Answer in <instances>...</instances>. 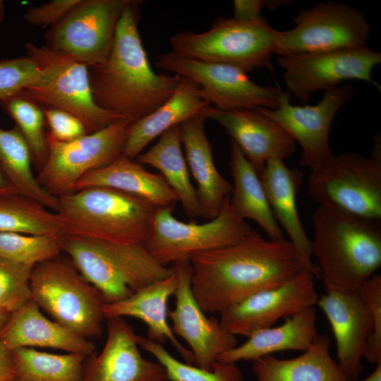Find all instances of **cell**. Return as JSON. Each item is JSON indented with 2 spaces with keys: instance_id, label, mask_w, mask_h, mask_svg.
Instances as JSON below:
<instances>
[{
  "instance_id": "9a60e30c",
  "label": "cell",
  "mask_w": 381,
  "mask_h": 381,
  "mask_svg": "<svg viewBox=\"0 0 381 381\" xmlns=\"http://www.w3.org/2000/svg\"><path fill=\"white\" fill-rule=\"evenodd\" d=\"M381 63V54L366 46L329 52L279 56L284 80L290 93L307 102L312 94L337 87L344 80H358L373 85L372 72Z\"/></svg>"
},
{
  "instance_id": "ee69618b",
  "label": "cell",
  "mask_w": 381,
  "mask_h": 381,
  "mask_svg": "<svg viewBox=\"0 0 381 381\" xmlns=\"http://www.w3.org/2000/svg\"><path fill=\"white\" fill-rule=\"evenodd\" d=\"M17 379L11 351L0 341V381H14Z\"/></svg>"
},
{
  "instance_id": "cb8c5ba5",
  "label": "cell",
  "mask_w": 381,
  "mask_h": 381,
  "mask_svg": "<svg viewBox=\"0 0 381 381\" xmlns=\"http://www.w3.org/2000/svg\"><path fill=\"white\" fill-rule=\"evenodd\" d=\"M177 284L174 270L171 276L155 281L121 301L104 303V315L106 319L129 316L141 320L147 326L148 339L160 344L169 340L185 363L193 365L192 352L178 341L167 321V303L174 295Z\"/></svg>"
},
{
  "instance_id": "5bb4252c",
  "label": "cell",
  "mask_w": 381,
  "mask_h": 381,
  "mask_svg": "<svg viewBox=\"0 0 381 381\" xmlns=\"http://www.w3.org/2000/svg\"><path fill=\"white\" fill-rule=\"evenodd\" d=\"M128 0H80L44 35L45 46L87 67L104 62Z\"/></svg>"
},
{
  "instance_id": "d6986e66",
  "label": "cell",
  "mask_w": 381,
  "mask_h": 381,
  "mask_svg": "<svg viewBox=\"0 0 381 381\" xmlns=\"http://www.w3.org/2000/svg\"><path fill=\"white\" fill-rule=\"evenodd\" d=\"M107 320L104 346L85 358L82 381H168L159 363L142 356L131 325L121 317Z\"/></svg>"
},
{
  "instance_id": "2e32d148",
  "label": "cell",
  "mask_w": 381,
  "mask_h": 381,
  "mask_svg": "<svg viewBox=\"0 0 381 381\" xmlns=\"http://www.w3.org/2000/svg\"><path fill=\"white\" fill-rule=\"evenodd\" d=\"M353 91L349 84L332 87L325 90L318 103L304 106L292 104L291 93L282 91L276 109H257L299 143L302 149L300 164L311 171L334 156L329 142V129L336 114Z\"/></svg>"
},
{
  "instance_id": "6da1fadb",
  "label": "cell",
  "mask_w": 381,
  "mask_h": 381,
  "mask_svg": "<svg viewBox=\"0 0 381 381\" xmlns=\"http://www.w3.org/2000/svg\"><path fill=\"white\" fill-rule=\"evenodd\" d=\"M188 258L193 294L205 313H221L303 270L289 241L267 240L253 229L235 243Z\"/></svg>"
},
{
  "instance_id": "277c9868",
  "label": "cell",
  "mask_w": 381,
  "mask_h": 381,
  "mask_svg": "<svg viewBox=\"0 0 381 381\" xmlns=\"http://www.w3.org/2000/svg\"><path fill=\"white\" fill-rule=\"evenodd\" d=\"M159 208L128 193L90 186L60 196L56 212L63 236L143 245Z\"/></svg>"
},
{
  "instance_id": "484cf974",
  "label": "cell",
  "mask_w": 381,
  "mask_h": 381,
  "mask_svg": "<svg viewBox=\"0 0 381 381\" xmlns=\"http://www.w3.org/2000/svg\"><path fill=\"white\" fill-rule=\"evenodd\" d=\"M318 334L317 310L312 306L285 318L279 326L255 332L243 344L221 354L217 361L236 363L241 361H254L278 351H304Z\"/></svg>"
},
{
  "instance_id": "f6af8a7d",
  "label": "cell",
  "mask_w": 381,
  "mask_h": 381,
  "mask_svg": "<svg viewBox=\"0 0 381 381\" xmlns=\"http://www.w3.org/2000/svg\"><path fill=\"white\" fill-rule=\"evenodd\" d=\"M19 194L0 165V198Z\"/></svg>"
},
{
  "instance_id": "3957f363",
  "label": "cell",
  "mask_w": 381,
  "mask_h": 381,
  "mask_svg": "<svg viewBox=\"0 0 381 381\" xmlns=\"http://www.w3.org/2000/svg\"><path fill=\"white\" fill-rule=\"evenodd\" d=\"M312 222V255L325 290L357 292L381 265L380 220L319 205Z\"/></svg>"
},
{
  "instance_id": "8992f818",
  "label": "cell",
  "mask_w": 381,
  "mask_h": 381,
  "mask_svg": "<svg viewBox=\"0 0 381 381\" xmlns=\"http://www.w3.org/2000/svg\"><path fill=\"white\" fill-rule=\"evenodd\" d=\"M30 286L31 299L54 321L86 339L102 334L104 298L68 257L35 265Z\"/></svg>"
},
{
  "instance_id": "e575fe53",
  "label": "cell",
  "mask_w": 381,
  "mask_h": 381,
  "mask_svg": "<svg viewBox=\"0 0 381 381\" xmlns=\"http://www.w3.org/2000/svg\"><path fill=\"white\" fill-rule=\"evenodd\" d=\"M3 109L16 122L30 148L33 167L39 171L49 152L46 119L42 107L17 94L0 102Z\"/></svg>"
},
{
  "instance_id": "60d3db41",
  "label": "cell",
  "mask_w": 381,
  "mask_h": 381,
  "mask_svg": "<svg viewBox=\"0 0 381 381\" xmlns=\"http://www.w3.org/2000/svg\"><path fill=\"white\" fill-rule=\"evenodd\" d=\"M43 110L49 128L48 137L66 143L87 133L82 121L73 114L55 108H44Z\"/></svg>"
},
{
  "instance_id": "7a4b0ae2",
  "label": "cell",
  "mask_w": 381,
  "mask_h": 381,
  "mask_svg": "<svg viewBox=\"0 0 381 381\" xmlns=\"http://www.w3.org/2000/svg\"><path fill=\"white\" fill-rule=\"evenodd\" d=\"M141 1L128 0L107 59L88 67L93 99L100 108L133 122L176 91L181 77L152 69L138 32Z\"/></svg>"
},
{
  "instance_id": "52a82bcc",
  "label": "cell",
  "mask_w": 381,
  "mask_h": 381,
  "mask_svg": "<svg viewBox=\"0 0 381 381\" xmlns=\"http://www.w3.org/2000/svg\"><path fill=\"white\" fill-rule=\"evenodd\" d=\"M276 32L263 17L250 21L219 18L205 32L180 31L169 41L172 51L181 56L232 65L248 73L272 68Z\"/></svg>"
},
{
  "instance_id": "ab89813d",
  "label": "cell",
  "mask_w": 381,
  "mask_h": 381,
  "mask_svg": "<svg viewBox=\"0 0 381 381\" xmlns=\"http://www.w3.org/2000/svg\"><path fill=\"white\" fill-rule=\"evenodd\" d=\"M368 306L373 319V329L363 358L372 363H381V275L375 274L357 291Z\"/></svg>"
},
{
  "instance_id": "f35d334b",
  "label": "cell",
  "mask_w": 381,
  "mask_h": 381,
  "mask_svg": "<svg viewBox=\"0 0 381 381\" xmlns=\"http://www.w3.org/2000/svg\"><path fill=\"white\" fill-rule=\"evenodd\" d=\"M42 77L39 64L28 55L0 61V102L37 84Z\"/></svg>"
},
{
  "instance_id": "d590c367",
  "label": "cell",
  "mask_w": 381,
  "mask_h": 381,
  "mask_svg": "<svg viewBox=\"0 0 381 381\" xmlns=\"http://www.w3.org/2000/svg\"><path fill=\"white\" fill-rule=\"evenodd\" d=\"M136 339L163 366L168 381H244L236 363L217 361L211 370H206L177 360L160 343L138 334Z\"/></svg>"
},
{
  "instance_id": "7dc6e473",
  "label": "cell",
  "mask_w": 381,
  "mask_h": 381,
  "mask_svg": "<svg viewBox=\"0 0 381 381\" xmlns=\"http://www.w3.org/2000/svg\"><path fill=\"white\" fill-rule=\"evenodd\" d=\"M9 316L10 313L0 308V333L6 323Z\"/></svg>"
},
{
  "instance_id": "603a6c76",
  "label": "cell",
  "mask_w": 381,
  "mask_h": 381,
  "mask_svg": "<svg viewBox=\"0 0 381 381\" xmlns=\"http://www.w3.org/2000/svg\"><path fill=\"white\" fill-rule=\"evenodd\" d=\"M0 341L11 351L22 347H46L85 357L95 351L91 340L46 318L32 299L10 314L0 333Z\"/></svg>"
},
{
  "instance_id": "c3c4849f",
  "label": "cell",
  "mask_w": 381,
  "mask_h": 381,
  "mask_svg": "<svg viewBox=\"0 0 381 381\" xmlns=\"http://www.w3.org/2000/svg\"><path fill=\"white\" fill-rule=\"evenodd\" d=\"M5 17V3L3 0H0V24H1Z\"/></svg>"
},
{
  "instance_id": "681fc988",
  "label": "cell",
  "mask_w": 381,
  "mask_h": 381,
  "mask_svg": "<svg viewBox=\"0 0 381 381\" xmlns=\"http://www.w3.org/2000/svg\"><path fill=\"white\" fill-rule=\"evenodd\" d=\"M14 381H23V380H19V379L17 378V379H16V380H14Z\"/></svg>"
},
{
  "instance_id": "836d02e7",
  "label": "cell",
  "mask_w": 381,
  "mask_h": 381,
  "mask_svg": "<svg viewBox=\"0 0 381 381\" xmlns=\"http://www.w3.org/2000/svg\"><path fill=\"white\" fill-rule=\"evenodd\" d=\"M0 232L63 236L56 212L20 194L0 198Z\"/></svg>"
},
{
  "instance_id": "ffe728a7",
  "label": "cell",
  "mask_w": 381,
  "mask_h": 381,
  "mask_svg": "<svg viewBox=\"0 0 381 381\" xmlns=\"http://www.w3.org/2000/svg\"><path fill=\"white\" fill-rule=\"evenodd\" d=\"M200 114L226 130L258 176L267 161L284 160L296 150L289 134L257 108L224 111L207 105Z\"/></svg>"
},
{
  "instance_id": "4316f807",
  "label": "cell",
  "mask_w": 381,
  "mask_h": 381,
  "mask_svg": "<svg viewBox=\"0 0 381 381\" xmlns=\"http://www.w3.org/2000/svg\"><path fill=\"white\" fill-rule=\"evenodd\" d=\"M210 104L200 94V86L181 77L175 93L155 111L131 125L121 155L134 159L155 138L200 114Z\"/></svg>"
},
{
  "instance_id": "8d00e7d4",
  "label": "cell",
  "mask_w": 381,
  "mask_h": 381,
  "mask_svg": "<svg viewBox=\"0 0 381 381\" xmlns=\"http://www.w3.org/2000/svg\"><path fill=\"white\" fill-rule=\"evenodd\" d=\"M62 236L0 232V257L34 267L60 255Z\"/></svg>"
},
{
  "instance_id": "e0dca14e",
  "label": "cell",
  "mask_w": 381,
  "mask_h": 381,
  "mask_svg": "<svg viewBox=\"0 0 381 381\" xmlns=\"http://www.w3.org/2000/svg\"><path fill=\"white\" fill-rule=\"evenodd\" d=\"M314 278L310 272L301 270L277 286L253 294L229 306L219 313V321L229 333L248 337L282 318L315 306L319 297Z\"/></svg>"
},
{
  "instance_id": "4dcf8cb0",
  "label": "cell",
  "mask_w": 381,
  "mask_h": 381,
  "mask_svg": "<svg viewBox=\"0 0 381 381\" xmlns=\"http://www.w3.org/2000/svg\"><path fill=\"white\" fill-rule=\"evenodd\" d=\"M181 145L180 125L175 126L161 135L150 150L135 159L138 163L150 165L160 171L189 217H202L201 206L190 182Z\"/></svg>"
},
{
  "instance_id": "d4e9b609",
  "label": "cell",
  "mask_w": 381,
  "mask_h": 381,
  "mask_svg": "<svg viewBox=\"0 0 381 381\" xmlns=\"http://www.w3.org/2000/svg\"><path fill=\"white\" fill-rule=\"evenodd\" d=\"M205 120L200 113L180 124V133L188 165L198 185L196 192L202 217L210 220L220 212L233 186L214 164L212 147L205 131Z\"/></svg>"
},
{
  "instance_id": "9c48e42d",
  "label": "cell",
  "mask_w": 381,
  "mask_h": 381,
  "mask_svg": "<svg viewBox=\"0 0 381 381\" xmlns=\"http://www.w3.org/2000/svg\"><path fill=\"white\" fill-rule=\"evenodd\" d=\"M380 145L367 157L355 152L334 155L311 170L310 198L363 217L381 219Z\"/></svg>"
},
{
  "instance_id": "5b68a950",
  "label": "cell",
  "mask_w": 381,
  "mask_h": 381,
  "mask_svg": "<svg viewBox=\"0 0 381 381\" xmlns=\"http://www.w3.org/2000/svg\"><path fill=\"white\" fill-rule=\"evenodd\" d=\"M62 252L100 292L105 303L121 301L174 273L173 267L159 263L143 244L121 245L63 236Z\"/></svg>"
},
{
  "instance_id": "7402d4cb",
  "label": "cell",
  "mask_w": 381,
  "mask_h": 381,
  "mask_svg": "<svg viewBox=\"0 0 381 381\" xmlns=\"http://www.w3.org/2000/svg\"><path fill=\"white\" fill-rule=\"evenodd\" d=\"M259 177L274 217L287 233L302 270L320 278L318 267L312 260L311 240L296 205V195L303 181L301 170L286 167L284 160L270 159Z\"/></svg>"
},
{
  "instance_id": "8fae6325",
  "label": "cell",
  "mask_w": 381,
  "mask_h": 381,
  "mask_svg": "<svg viewBox=\"0 0 381 381\" xmlns=\"http://www.w3.org/2000/svg\"><path fill=\"white\" fill-rule=\"evenodd\" d=\"M227 196L219 214L203 224L183 222L172 214V207H159L143 246L159 263L167 265L193 253L235 243L252 231L236 213Z\"/></svg>"
},
{
  "instance_id": "4fadbf2b",
  "label": "cell",
  "mask_w": 381,
  "mask_h": 381,
  "mask_svg": "<svg viewBox=\"0 0 381 381\" xmlns=\"http://www.w3.org/2000/svg\"><path fill=\"white\" fill-rule=\"evenodd\" d=\"M155 65L197 83L202 98L219 110L274 109L279 105V85H258L246 72L232 65L200 61L172 50L157 56Z\"/></svg>"
},
{
  "instance_id": "30bf717a",
  "label": "cell",
  "mask_w": 381,
  "mask_h": 381,
  "mask_svg": "<svg viewBox=\"0 0 381 381\" xmlns=\"http://www.w3.org/2000/svg\"><path fill=\"white\" fill-rule=\"evenodd\" d=\"M133 121L121 119L105 128L62 143L47 136V160L36 176L39 184L59 198L75 190L80 180L121 155Z\"/></svg>"
},
{
  "instance_id": "bcb514c9",
  "label": "cell",
  "mask_w": 381,
  "mask_h": 381,
  "mask_svg": "<svg viewBox=\"0 0 381 381\" xmlns=\"http://www.w3.org/2000/svg\"><path fill=\"white\" fill-rule=\"evenodd\" d=\"M361 381H381V363L377 364L374 370L368 377Z\"/></svg>"
},
{
  "instance_id": "44dd1931",
  "label": "cell",
  "mask_w": 381,
  "mask_h": 381,
  "mask_svg": "<svg viewBox=\"0 0 381 381\" xmlns=\"http://www.w3.org/2000/svg\"><path fill=\"white\" fill-rule=\"evenodd\" d=\"M317 305L330 324L337 347V363L351 380L363 371L362 359L373 329L370 309L358 292L325 290Z\"/></svg>"
},
{
  "instance_id": "f1b7e54d",
  "label": "cell",
  "mask_w": 381,
  "mask_h": 381,
  "mask_svg": "<svg viewBox=\"0 0 381 381\" xmlns=\"http://www.w3.org/2000/svg\"><path fill=\"white\" fill-rule=\"evenodd\" d=\"M90 186L112 188L145 199L159 207H170L179 201L160 174L151 173L136 161L123 155L85 175L75 190Z\"/></svg>"
},
{
  "instance_id": "b9f144b4",
  "label": "cell",
  "mask_w": 381,
  "mask_h": 381,
  "mask_svg": "<svg viewBox=\"0 0 381 381\" xmlns=\"http://www.w3.org/2000/svg\"><path fill=\"white\" fill-rule=\"evenodd\" d=\"M80 0H52L28 8L23 18L28 24L50 28L56 24Z\"/></svg>"
},
{
  "instance_id": "f546056e",
  "label": "cell",
  "mask_w": 381,
  "mask_h": 381,
  "mask_svg": "<svg viewBox=\"0 0 381 381\" xmlns=\"http://www.w3.org/2000/svg\"><path fill=\"white\" fill-rule=\"evenodd\" d=\"M231 142L230 169L233 190L229 202L239 217L256 222L269 239H284L282 227L272 212L261 180L238 146Z\"/></svg>"
},
{
  "instance_id": "7bdbcfd3",
  "label": "cell",
  "mask_w": 381,
  "mask_h": 381,
  "mask_svg": "<svg viewBox=\"0 0 381 381\" xmlns=\"http://www.w3.org/2000/svg\"><path fill=\"white\" fill-rule=\"evenodd\" d=\"M234 18L241 21H250L261 18V11L265 6L262 0H234Z\"/></svg>"
},
{
  "instance_id": "7c38bea8",
  "label": "cell",
  "mask_w": 381,
  "mask_h": 381,
  "mask_svg": "<svg viewBox=\"0 0 381 381\" xmlns=\"http://www.w3.org/2000/svg\"><path fill=\"white\" fill-rule=\"evenodd\" d=\"M294 27L275 35L280 56L366 46L371 27L355 8L333 1L318 3L294 18Z\"/></svg>"
},
{
  "instance_id": "ba28073f",
  "label": "cell",
  "mask_w": 381,
  "mask_h": 381,
  "mask_svg": "<svg viewBox=\"0 0 381 381\" xmlns=\"http://www.w3.org/2000/svg\"><path fill=\"white\" fill-rule=\"evenodd\" d=\"M25 49L27 55L39 64L42 77L37 84L18 94L42 109L55 108L73 114L82 121L87 133L98 131L123 119L97 105L86 65L45 45L28 43Z\"/></svg>"
},
{
  "instance_id": "74e56055",
  "label": "cell",
  "mask_w": 381,
  "mask_h": 381,
  "mask_svg": "<svg viewBox=\"0 0 381 381\" xmlns=\"http://www.w3.org/2000/svg\"><path fill=\"white\" fill-rule=\"evenodd\" d=\"M33 267L0 257V308L12 313L31 299L30 281Z\"/></svg>"
},
{
  "instance_id": "1f68e13d",
  "label": "cell",
  "mask_w": 381,
  "mask_h": 381,
  "mask_svg": "<svg viewBox=\"0 0 381 381\" xmlns=\"http://www.w3.org/2000/svg\"><path fill=\"white\" fill-rule=\"evenodd\" d=\"M0 165L19 194L58 210L59 198L39 184L30 148L16 126L8 130L0 128Z\"/></svg>"
},
{
  "instance_id": "d6a6232c",
  "label": "cell",
  "mask_w": 381,
  "mask_h": 381,
  "mask_svg": "<svg viewBox=\"0 0 381 381\" xmlns=\"http://www.w3.org/2000/svg\"><path fill=\"white\" fill-rule=\"evenodd\" d=\"M17 378L23 381H82L85 358L68 353L54 354L32 348L11 351Z\"/></svg>"
},
{
  "instance_id": "83f0119b",
  "label": "cell",
  "mask_w": 381,
  "mask_h": 381,
  "mask_svg": "<svg viewBox=\"0 0 381 381\" xmlns=\"http://www.w3.org/2000/svg\"><path fill=\"white\" fill-rule=\"evenodd\" d=\"M331 339L318 334L298 356L280 359L272 355L253 361L258 381H351L330 354Z\"/></svg>"
},
{
  "instance_id": "ac0fdd59",
  "label": "cell",
  "mask_w": 381,
  "mask_h": 381,
  "mask_svg": "<svg viewBox=\"0 0 381 381\" xmlns=\"http://www.w3.org/2000/svg\"><path fill=\"white\" fill-rule=\"evenodd\" d=\"M173 265L178 284L175 308L168 312L171 329L188 344L193 365L211 370L217 358L238 345V341L219 320L207 318L198 305L191 288L192 268L188 258Z\"/></svg>"
}]
</instances>
